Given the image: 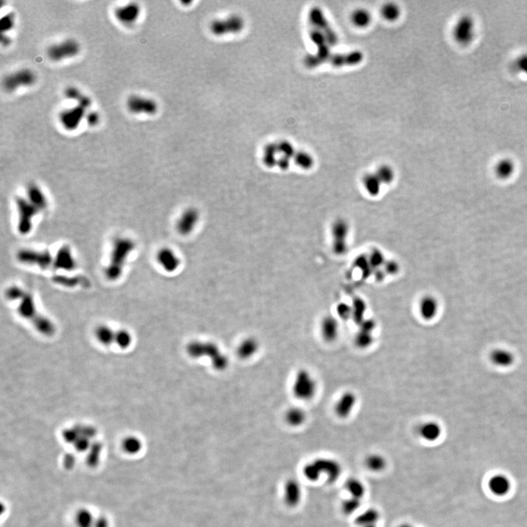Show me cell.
<instances>
[{
    "label": "cell",
    "instance_id": "obj_56",
    "mask_svg": "<svg viewBox=\"0 0 527 527\" xmlns=\"http://www.w3.org/2000/svg\"><path fill=\"white\" fill-rule=\"evenodd\" d=\"M333 251L338 255H342L345 254L347 251L346 241L333 240L332 244Z\"/></svg>",
    "mask_w": 527,
    "mask_h": 527
},
{
    "label": "cell",
    "instance_id": "obj_4",
    "mask_svg": "<svg viewBox=\"0 0 527 527\" xmlns=\"http://www.w3.org/2000/svg\"><path fill=\"white\" fill-rule=\"evenodd\" d=\"M304 475L309 481L316 482L325 476L328 483H335L342 474V465L339 461L331 458H319L306 465Z\"/></svg>",
    "mask_w": 527,
    "mask_h": 527
},
{
    "label": "cell",
    "instance_id": "obj_3",
    "mask_svg": "<svg viewBox=\"0 0 527 527\" xmlns=\"http://www.w3.org/2000/svg\"><path fill=\"white\" fill-rule=\"evenodd\" d=\"M135 246L134 242L128 238H118L114 241L109 263L105 270L106 277L109 281H117L121 277L127 257Z\"/></svg>",
    "mask_w": 527,
    "mask_h": 527
},
{
    "label": "cell",
    "instance_id": "obj_31",
    "mask_svg": "<svg viewBox=\"0 0 527 527\" xmlns=\"http://www.w3.org/2000/svg\"><path fill=\"white\" fill-rule=\"evenodd\" d=\"M515 170V165L513 161L509 158H503L498 161L495 165L494 172L499 179L505 181L513 175Z\"/></svg>",
    "mask_w": 527,
    "mask_h": 527
},
{
    "label": "cell",
    "instance_id": "obj_35",
    "mask_svg": "<svg viewBox=\"0 0 527 527\" xmlns=\"http://www.w3.org/2000/svg\"><path fill=\"white\" fill-rule=\"evenodd\" d=\"M363 184L365 191L371 197H377L381 191L382 182L376 173H368L363 178Z\"/></svg>",
    "mask_w": 527,
    "mask_h": 527
},
{
    "label": "cell",
    "instance_id": "obj_23",
    "mask_svg": "<svg viewBox=\"0 0 527 527\" xmlns=\"http://www.w3.org/2000/svg\"><path fill=\"white\" fill-rule=\"evenodd\" d=\"M438 303L436 298L431 295L424 296L418 305L419 316L425 321H431L436 316L438 312Z\"/></svg>",
    "mask_w": 527,
    "mask_h": 527
},
{
    "label": "cell",
    "instance_id": "obj_42",
    "mask_svg": "<svg viewBox=\"0 0 527 527\" xmlns=\"http://www.w3.org/2000/svg\"><path fill=\"white\" fill-rule=\"evenodd\" d=\"M293 160L296 165L303 169H310L314 165L313 157L310 153L305 151H297Z\"/></svg>",
    "mask_w": 527,
    "mask_h": 527
},
{
    "label": "cell",
    "instance_id": "obj_59",
    "mask_svg": "<svg viewBox=\"0 0 527 527\" xmlns=\"http://www.w3.org/2000/svg\"><path fill=\"white\" fill-rule=\"evenodd\" d=\"M291 160L290 158H287V157H280L279 158H278V161H277L276 166H278L280 169L286 171V170L290 168V165H291Z\"/></svg>",
    "mask_w": 527,
    "mask_h": 527
},
{
    "label": "cell",
    "instance_id": "obj_54",
    "mask_svg": "<svg viewBox=\"0 0 527 527\" xmlns=\"http://www.w3.org/2000/svg\"><path fill=\"white\" fill-rule=\"evenodd\" d=\"M55 282L65 287H73L79 284V280L78 278H66V277H58L55 278Z\"/></svg>",
    "mask_w": 527,
    "mask_h": 527
},
{
    "label": "cell",
    "instance_id": "obj_61",
    "mask_svg": "<svg viewBox=\"0 0 527 527\" xmlns=\"http://www.w3.org/2000/svg\"><path fill=\"white\" fill-rule=\"evenodd\" d=\"M1 42H2V45H5V46H8V45L10 43H11V40H10V39L8 38V37H7L6 36H5V35H2V36H1Z\"/></svg>",
    "mask_w": 527,
    "mask_h": 527
},
{
    "label": "cell",
    "instance_id": "obj_51",
    "mask_svg": "<svg viewBox=\"0 0 527 527\" xmlns=\"http://www.w3.org/2000/svg\"><path fill=\"white\" fill-rule=\"evenodd\" d=\"M370 265L371 267L377 268L384 263V256L382 253L379 250H374L368 256Z\"/></svg>",
    "mask_w": 527,
    "mask_h": 527
},
{
    "label": "cell",
    "instance_id": "obj_29",
    "mask_svg": "<svg viewBox=\"0 0 527 527\" xmlns=\"http://www.w3.org/2000/svg\"><path fill=\"white\" fill-rule=\"evenodd\" d=\"M64 95L67 99L75 101L77 105L83 107L86 110L88 109L92 104L91 98L83 94L79 89L73 86L67 87L64 91Z\"/></svg>",
    "mask_w": 527,
    "mask_h": 527
},
{
    "label": "cell",
    "instance_id": "obj_16",
    "mask_svg": "<svg viewBox=\"0 0 527 527\" xmlns=\"http://www.w3.org/2000/svg\"><path fill=\"white\" fill-rule=\"evenodd\" d=\"M364 59V55L358 50L351 51L346 53L331 54L328 57L327 63L332 66L341 68L345 66H354L361 63Z\"/></svg>",
    "mask_w": 527,
    "mask_h": 527
},
{
    "label": "cell",
    "instance_id": "obj_57",
    "mask_svg": "<svg viewBox=\"0 0 527 527\" xmlns=\"http://www.w3.org/2000/svg\"><path fill=\"white\" fill-rule=\"evenodd\" d=\"M360 329H363V330L368 331V332H373V331L376 329L375 321L372 320V319H365V320L360 325Z\"/></svg>",
    "mask_w": 527,
    "mask_h": 527
},
{
    "label": "cell",
    "instance_id": "obj_52",
    "mask_svg": "<svg viewBox=\"0 0 527 527\" xmlns=\"http://www.w3.org/2000/svg\"><path fill=\"white\" fill-rule=\"evenodd\" d=\"M1 30L2 33H7V32L10 31L14 28V24H15V18H14V16L13 14H8L5 15V17H2L1 21Z\"/></svg>",
    "mask_w": 527,
    "mask_h": 527
},
{
    "label": "cell",
    "instance_id": "obj_12",
    "mask_svg": "<svg viewBox=\"0 0 527 527\" xmlns=\"http://www.w3.org/2000/svg\"><path fill=\"white\" fill-rule=\"evenodd\" d=\"M245 27V21L238 15H232L225 19L215 20L210 24V31L217 36L240 33Z\"/></svg>",
    "mask_w": 527,
    "mask_h": 527
},
{
    "label": "cell",
    "instance_id": "obj_28",
    "mask_svg": "<svg viewBox=\"0 0 527 527\" xmlns=\"http://www.w3.org/2000/svg\"><path fill=\"white\" fill-rule=\"evenodd\" d=\"M27 200L40 212L44 211L48 207L47 199L40 187L30 184L27 188Z\"/></svg>",
    "mask_w": 527,
    "mask_h": 527
},
{
    "label": "cell",
    "instance_id": "obj_18",
    "mask_svg": "<svg viewBox=\"0 0 527 527\" xmlns=\"http://www.w3.org/2000/svg\"><path fill=\"white\" fill-rule=\"evenodd\" d=\"M200 216L198 210L194 207L185 210L178 219L177 229L182 235H188L194 232L200 221Z\"/></svg>",
    "mask_w": 527,
    "mask_h": 527
},
{
    "label": "cell",
    "instance_id": "obj_13",
    "mask_svg": "<svg viewBox=\"0 0 527 527\" xmlns=\"http://www.w3.org/2000/svg\"><path fill=\"white\" fill-rule=\"evenodd\" d=\"M126 107L129 112L136 115L145 114L152 116L158 112V106L156 101L151 98L140 95H131L126 101Z\"/></svg>",
    "mask_w": 527,
    "mask_h": 527
},
{
    "label": "cell",
    "instance_id": "obj_37",
    "mask_svg": "<svg viewBox=\"0 0 527 527\" xmlns=\"http://www.w3.org/2000/svg\"><path fill=\"white\" fill-rule=\"evenodd\" d=\"M351 22L359 28H365L371 24L372 16L369 11L363 8L354 11L351 16Z\"/></svg>",
    "mask_w": 527,
    "mask_h": 527
},
{
    "label": "cell",
    "instance_id": "obj_11",
    "mask_svg": "<svg viewBox=\"0 0 527 527\" xmlns=\"http://www.w3.org/2000/svg\"><path fill=\"white\" fill-rule=\"evenodd\" d=\"M17 259L24 265H34L43 270L53 265L54 259L48 251L22 249L17 254Z\"/></svg>",
    "mask_w": 527,
    "mask_h": 527
},
{
    "label": "cell",
    "instance_id": "obj_8",
    "mask_svg": "<svg viewBox=\"0 0 527 527\" xmlns=\"http://www.w3.org/2000/svg\"><path fill=\"white\" fill-rule=\"evenodd\" d=\"M16 204L18 213V232L22 235H28L33 228V218L40 211L27 199L18 197Z\"/></svg>",
    "mask_w": 527,
    "mask_h": 527
},
{
    "label": "cell",
    "instance_id": "obj_14",
    "mask_svg": "<svg viewBox=\"0 0 527 527\" xmlns=\"http://www.w3.org/2000/svg\"><path fill=\"white\" fill-rule=\"evenodd\" d=\"M85 109L76 105L71 108L62 110L59 114V120L61 126L65 130L74 131L79 127L80 124L85 119Z\"/></svg>",
    "mask_w": 527,
    "mask_h": 527
},
{
    "label": "cell",
    "instance_id": "obj_19",
    "mask_svg": "<svg viewBox=\"0 0 527 527\" xmlns=\"http://www.w3.org/2000/svg\"><path fill=\"white\" fill-rule=\"evenodd\" d=\"M320 333L324 341L333 343L338 339L341 327L338 319L333 316H325L320 322Z\"/></svg>",
    "mask_w": 527,
    "mask_h": 527
},
{
    "label": "cell",
    "instance_id": "obj_39",
    "mask_svg": "<svg viewBox=\"0 0 527 527\" xmlns=\"http://www.w3.org/2000/svg\"><path fill=\"white\" fill-rule=\"evenodd\" d=\"M123 451L129 455H136L140 452L142 448V441L134 436L126 437L122 442Z\"/></svg>",
    "mask_w": 527,
    "mask_h": 527
},
{
    "label": "cell",
    "instance_id": "obj_40",
    "mask_svg": "<svg viewBox=\"0 0 527 527\" xmlns=\"http://www.w3.org/2000/svg\"><path fill=\"white\" fill-rule=\"evenodd\" d=\"M374 341V338L373 332L363 330L361 329H360V330L357 332L355 338H354L355 345L360 349H366V348H369L372 345Z\"/></svg>",
    "mask_w": 527,
    "mask_h": 527
},
{
    "label": "cell",
    "instance_id": "obj_5",
    "mask_svg": "<svg viewBox=\"0 0 527 527\" xmlns=\"http://www.w3.org/2000/svg\"><path fill=\"white\" fill-rule=\"evenodd\" d=\"M318 383L314 376L307 369H300L294 376L292 393L294 397L303 401L312 400L317 393Z\"/></svg>",
    "mask_w": 527,
    "mask_h": 527
},
{
    "label": "cell",
    "instance_id": "obj_43",
    "mask_svg": "<svg viewBox=\"0 0 527 527\" xmlns=\"http://www.w3.org/2000/svg\"><path fill=\"white\" fill-rule=\"evenodd\" d=\"M381 14L383 18L387 21H395L400 17L401 11L399 5L393 2H389L382 7Z\"/></svg>",
    "mask_w": 527,
    "mask_h": 527
},
{
    "label": "cell",
    "instance_id": "obj_60",
    "mask_svg": "<svg viewBox=\"0 0 527 527\" xmlns=\"http://www.w3.org/2000/svg\"><path fill=\"white\" fill-rule=\"evenodd\" d=\"M93 527H109L108 522L104 518H98L94 522Z\"/></svg>",
    "mask_w": 527,
    "mask_h": 527
},
{
    "label": "cell",
    "instance_id": "obj_45",
    "mask_svg": "<svg viewBox=\"0 0 527 527\" xmlns=\"http://www.w3.org/2000/svg\"><path fill=\"white\" fill-rule=\"evenodd\" d=\"M131 333L126 329H117L115 346L120 349H127L133 343Z\"/></svg>",
    "mask_w": 527,
    "mask_h": 527
},
{
    "label": "cell",
    "instance_id": "obj_17",
    "mask_svg": "<svg viewBox=\"0 0 527 527\" xmlns=\"http://www.w3.org/2000/svg\"><path fill=\"white\" fill-rule=\"evenodd\" d=\"M116 19L126 27L133 25L139 19L141 14V8L136 2H130L127 5L118 7L114 10Z\"/></svg>",
    "mask_w": 527,
    "mask_h": 527
},
{
    "label": "cell",
    "instance_id": "obj_27",
    "mask_svg": "<svg viewBox=\"0 0 527 527\" xmlns=\"http://www.w3.org/2000/svg\"><path fill=\"white\" fill-rule=\"evenodd\" d=\"M489 360L493 365L499 368H508L511 366L515 361V356L509 350L505 348H496L491 351Z\"/></svg>",
    "mask_w": 527,
    "mask_h": 527
},
{
    "label": "cell",
    "instance_id": "obj_25",
    "mask_svg": "<svg viewBox=\"0 0 527 527\" xmlns=\"http://www.w3.org/2000/svg\"><path fill=\"white\" fill-rule=\"evenodd\" d=\"M489 489L495 496H504L509 493L511 489L510 480L507 476L497 474L491 477L489 481Z\"/></svg>",
    "mask_w": 527,
    "mask_h": 527
},
{
    "label": "cell",
    "instance_id": "obj_32",
    "mask_svg": "<svg viewBox=\"0 0 527 527\" xmlns=\"http://www.w3.org/2000/svg\"><path fill=\"white\" fill-rule=\"evenodd\" d=\"M284 416H285L284 418L287 424L292 427L301 426L307 419V414L306 411L297 406L289 409L286 412Z\"/></svg>",
    "mask_w": 527,
    "mask_h": 527
},
{
    "label": "cell",
    "instance_id": "obj_55",
    "mask_svg": "<svg viewBox=\"0 0 527 527\" xmlns=\"http://www.w3.org/2000/svg\"><path fill=\"white\" fill-rule=\"evenodd\" d=\"M86 121L91 127H95L100 123V115L96 111H90L86 114Z\"/></svg>",
    "mask_w": 527,
    "mask_h": 527
},
{
    "label": "cell",
    "instance_id": "obj_36",
    "mask_svg": "<svg viewBox=\"0 0 527 527\" xmlns=\"http://www.w3.org/2000/svg\"><path fill=\"white\" fill-rule=\"evenodd\" d=\"M302 498V489L295 480L289 482L286 487V499L291 506L298 505Z\"/></svg>",
    "mask_w": 527,
    "mask_h": 527
},
{
    "label": "cell",
    "instance_id": "obj_44",
    "mask_svg": "<svg viewBox=\"0 0 527 527\" xmlns=\"http://www.w3.org/2000/svg\"><path fill=\"white\" fill-rule=\"evenodd\" d=\"M349 231L348 223L344 220H338L332 226V235L333 240L346 241V236Z\"/></svg>",
    "mask_w": 527,
    "mask_h": 527
},
{
    "label": "cell",
    "instance_id": "obj_10",
    "mask_svg": "<svg viewBox=\"0 0 527 527\" xmlns=\"http://www.w3.org/2000/svg\"><path fill=\"white\" fill-rule=\"evenodd\" d=\"M309 21L312 27L320 30L326 36L330 46H335L338 43V35L329 24L324 11L320 8L314 7L310 10L309 13Z\"/></svg>",
    "mask_w": 527,
    "mask_h": 527
},
{
    "label": "cell",
    "instance_id": "obj_63",
    "mask_svg": "<svg viewBox=\"0 0 527 527\" xmlns=\"http://www.w3.org/2000/svg\"><path fill=\"white\" fill-rule=\"evenodd\" d=\"M361 527H378V524H371V525L364 526Z\"/></svg>",
    "mask_w": 527,
    "mask_h": 527
},
{
    "label": "cell",
    "instance_id": "obj_20",
    "mask_svg": "<svg viewBox=\"0 0 527 527\" xmlns=\"http://www.w3.org/2000/svg\"><path fill=\"white\" fill-rule=\"evenodd\" d=\"M53 265L55 269L62 271H72L75 269L76 262L68 245H64L58 251L54 259Z\"/></svg>",
    "mask_w": 527,
    "mask_h": 527
},
{
    "label": "cell",
    "instance_id": "obj_1",
    "mask_svg": "<svg viewBox=\"0 0 527 527\" xmlns=\"http://www.w3.org/2000/svg\"><path fill=\"white\" fill-rule=\"evenodd\" d=\"M5 294L8 300L18 302V314L28 321L40 335L46 337L55 335L56 331L55 323L39 312L34 297L30 292L18 287H11L7 290Z\"/></svg>",
    "mask_w": 527,
    "mask_h": 527
},
{
    "label": "cell",
    "instance_id": "obj_38",
    "mask_svg": "<svg viewBox=\"0 0 527 527\" xmlns=\"http://www.w3.org/2000/svg\"><path fill=\"white\" fill-rule=\"evenodd\" d=\"M277 155H278V150H277L276 143L273 142V143L268 144L265 145L263 151V164L268 168H273L276 166L277 161H278Z\"/></svg>",
    "mask_w": 527,
    "mask_h": 527
},
{
    "label": "cell",
    "instance_id": "obj_22",
    "mask_svg": "<svg viewBox=\"0 0 527 527\" xmlns=\"http://www.w3.org/2000/svg\"><path fill=\"white\" fill-rule=\"evenodd\" d=\"M442 428L436 421H426L422 422L418 428V434L424 441L428 442H436L442 435Z\"/></svg>",
    "mask_w": 527,
    "mask_h": 527
},
{
    "label": "cell",
    "instance_id": "obj_21",
    "mask_svg": "<svg viewBox=\"0 0 527 527\" xmlns=\"http://www.w3.org/2000/svg\"><path fill=\"white\" fill-rule=\"evenodd\" d=\"M158 264L168 273L175 272L181 265V259L176 253L168 248H162L157 254Z\"/></svg>",
    "mask_w": 527,
    "mask_h": 527
},
{
    "label": "cell",
    "instance_id": "obj_47",
    "mask_svg": "<svg viewBox=\"0 0 527 527\" xmlns=\"http://www.w3.org/2000/svg\"><path fill=\"white\" fill-rule=\"evenodd\" d=\"M375 173L382 183L387 184V185L392 183L396 177L394 170L388 165H380Z\"/></svg>",
    "mask_w": 527,
    "mask_h": 527
},
{
    "label": "cell",
    "instance_id": "obj_46",
    "mask_svg": "<svg viewBox=\"0 0 527 527\" xmlns=\"http://www.w3.org/2000/svg\"><path fill=\"white\" fill-rule=\"evenodd\" d=\"M362 499L350 496L341 504V509L344 515H351L358 512L362 505Z\"/></svg>",
    "mask_w": 527,
    "mask_h": 527
},
{
    "label": "cell",
    "instance_id": "obj_48",
    "mask_svg": "<svg viewBox=\"0 0 527 527\" xmlns=\"http://www.w3.org/2000/svg\"><path fill=\"white\" fill-rule=\"evenodd\" d=\"M276 143L277 150L278 154H281L282 156L287 157L290 159H293L295 155L297 150L294 148V145L287 140H281Z\"/></svg>",
    "mask_w": 527,
    "mask_h": 527
},
{
    "label": "cell",
    "instance_id": "obj_58",
    "mask_svg": "<svg viewBox=\"0 0 527 527\" xmlns=\"http://www.w3.org/2000/svg\"><path fill=\"white\" fill-rule=\"evenodd\" d=\"M399 271V265L394 261H389L385 263V271L390 275L397 273Z\"/></svg>",
    "mask_w": 527,
    "mask_h": 527
},
{
    "label": "cell",
    "instance_id": "obj_24",
    "mask_svg": "<svg viewBox=\"0 0 527 527\" xmlns=\"http://www.w3.org/2000/svg\"><path fill=\"white\" fill-rule=\"evenodd\" d=\"M117 329L107 325H98L94 330V337L101 345L106 347L115 345Z\"/></svg>",
    "mask_w": 527,
    "mask_h": 527
},
{
    "label": "cell",
    "instance_id": "obj_41",
    "mask_svg": "<svg viewBox=\"0 0 527 527\" xmlns=\"http://www.w3.org/2000/svg\"><path fill=\"white\" fill-rule=\"evenodd\" d=\"M352 309V316L355 323L361 325L365 319V311H366V304L365 301L361 298H356L354 300L353 304L351 305Z\"/></svg>",
    "mask_w": 527,
    "mask_h": 527
},
{
    "label": "cell",
    "instance_id": "obj_34",
    "mask_svg": "<svg viewBox=\"0 0 527 527\" xmlns=\"http://www.w3.org/2000/svg\"><path fill=\"white\" fill-rule=\"evenodd\" d=\"M345 490L351 497L362 499L366 493V488L364 483L356 477L348 479L345 483Z\"/></svg>",
    "mask_w": 527,
    "mask_h": 527
},
{
    "label": "cell",
    "instance_id": "obj_30",
    "mask_svg": "<svg viewBox=\"0 0 527 527\" xmlns=\"http://www.w3.org/2000/svg\"><path fill=\"white\" fill-rule=\"evenodd\" d=\"M381 515L380 511L376 508H370L358 514L355 518V522L359 527L371 524H378Z\"/></svg>",
    "mask_w": 527,
    "mask_h": 527
},
{
    "label": "cell",
    "instance_id": "obj_33",
    "mask_svg": "<svg viewBox=\"0 0 527 527\" xmlns=\"http://www.w3.org/2000/svg\"><path fill=\"white\" fill-rule=\"evenodd\" d=\"M365 465L368 470L373 472H382L387 467V461L385 457L381 454H371L365 458Z\"/></svg>",
    "mask_w": 527,
    "mask_h": 527
},
{
    "label": "cell",
    "instance_id": "obj_2",
    "mask_svg": "<svg viewBox=\"0 0 527 527\" xmlns=\"http://www.w3.org/2000/svg\"><path fill=\"white\" fill-rule=\"evenodd\" d=\"M187 353L194 359L209 358L213 368L223 371L229 366L227 356L222 352L217 344L209 341H193L187 345Z\"/></svg>",
    "mask_w": 527,
    "mask_h": 527
},
{
    "label": "cell",
    "instance_id": "obj_9",
    "mask_svg": "<svg viewBox=\"0 0 527 527\" xmlns=\"http://www.w3.org/2000/svg\"><path fill=\"white\" fill-rule=\"evenodd\" d=\"M79 52L80 45L78 42L70 38L49 46L47 55L51 60L58 62L74 57L78 55Z\"/></svg>",
    "mask_w": 527,
    "mask_h": 527
},
{
    "label": "cell",
    "instance_id": "obj_50",
    "mask_svg": "<svg viewBox=\"0 0 527 527\" xmlns=\"http://www.w3.org/2000/svg\"><path fill=\"white\" fill-rule=\"evenodd\" d=\"M514 71L517 73L527 76V53L519 55L514 61Z\"/></svg>",
    "mask_w": 527,
    "mask_h": 527
},
{
    "label": "cell",
    "instance_id": "obj_62",
    "mask_svg": "<svg viewBox=\"0 0 527 527\" xmlns=\"http://www.w3.org/2000/svg\"><path fill=\"white\" fill-rule=\"evenodd\" d=\"M398 527H414V526L412 524H409V523H403Z\"/></svg>",
    "mask_w": 527,
    "mask_h": 527
},
{
    "label": "cell",
    "instance_id": "obj_53",
    "mask_svg": "<svg viewBox=\"0 0 527 527\" xmlns=\"http://www.w3.org/2000/svg\"><path fill=\"white\" fill-rule=\"evenodd\" d=\"M336 311L338 316L343 319H348L352 316L351 306H348L346 303L338 304L337 306Z\"/></svg>",
    "mask_w": 527,
    "mask_h": 527
},
{
    "label": "cell",
    "instance_id": "obj_7",
    "mask_svg": "<svg viewBox=\"0 0 527 527\" xmlns=\"http://www.w3.org/2000/svg\"><path fill=\"white\" fill-rule=\"evenodd\" d=\"M477 27L474 18L469 15H464L458 18L453 29L454 40L462 45L468 46L474 40Z\"/></svg>",
    "mask_w": 527,
    "mask_h": 527
},
{
    "label": "cell",
    "instance_id": "obj_6",
    "mask_svg": "<svg viewBox=\"0 0 527 527\" xmlns=\"http://www.w3.org/2000/svg\"><path fill=\"white\" fill-rule=\"evenodd\" d=\"M37 81V75L33 70L23 68L8 74L2 81L4 90L14 92L21 87H32Z\"/></svg>",
    "mask_w": 527,
    "mask_h": 527
},
{
    "label": "cell",
    "instance_id": "obj_15",
    "mask_svg": "<svg viewBox=\"0 0 527 527\" xmlns=\"http://www.w3.org/2000/svg\"><path fill=\"white\" fill-rule=\"evenodd\" d=\"M358 403V397L354 392H344L335 402L334 412L338 418L346 419L351 415Z\"/></svg>",
    "mask_w": 527,
    "mask_h": 527
},
{
    "label": "cell",
    "instance_id": "obj_26",
    "mask_svg": "<svg viewBox=\"0 0 527 527\" xmlns=\"http://www.w3.org/2000/svg\"><path fill=\"white\" fill-rule=\"evenodd\" d=\"M259 348V342L256 338L247 337L239 343L236 348V354L240 359L248 360L257 354Z\"/></svg>",
    "mask_w": 527,
    "mask_h": 527
},
{
    "label": "cell",
    "instance_id": "obj_49",
    "mask_svg": "<svg viewBox=\"0 0 527 527\" xmlns=\"http://www.w3.org/2000/svg\"><path fill=\"white\" fill-rule=\"evenodd\" d=\"M75 521L78 527H93L94 519L92 514L88 510L82 509L77 513Z\"/></svg>",
    "mask_w": 527,
    "mask_h": 527
}]
</instances>
